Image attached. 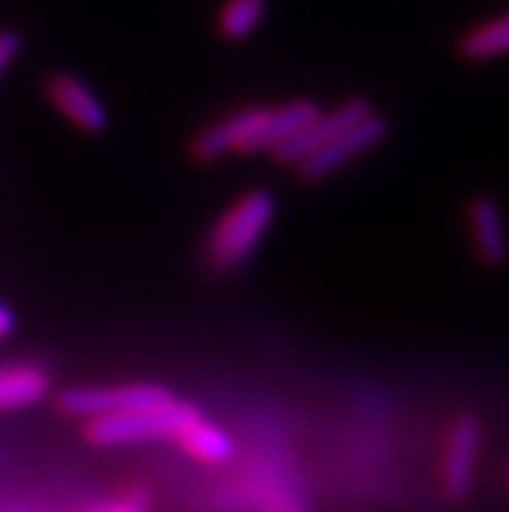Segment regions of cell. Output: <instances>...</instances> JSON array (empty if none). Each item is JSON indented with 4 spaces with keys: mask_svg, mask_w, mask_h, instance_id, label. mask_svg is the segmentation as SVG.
Segmentation results:
<instances>
[{
    "mask_svg": "<svg viewBox=\"0 0 509 512\" xmlns=\"http://www.w3.org/2000/svg\"><path fill=\"white\" fill-rule=\"evenodd\" d=\"M320 110L315 99L304 97L281 104H245L203 125L187 143V154L195 164H216L229 154H273L310 125Z\"/></svg>",
    "mask_w": 509,
    "mask_h": 512,
    "instance_id": "6da1fadb",
    "label": "cell"
},
{
    "mask_svg": "<svg viewBox=\"0 0 509 512\" xmlns=\"http://www.w3.org/2000/svg\"><path fill=\"white\" fill-rule=\"evenodd\" d=\"M276 195L250 188L221 208L200 240V266L211 276H234L260 253L276 219Z\"/></svg>",
    "mask_w": 509,
    "mask_h": 512,
    "instance_id": "7a4b0ae2",
    "label": "cell"
},
{
    "mask_svg": "<svg viewBox=\"0 0 509 512\" xmlns=\"http://www.w3.org/2000/svg\"><path fill=\"white\" fill-rule=\"evenodd\" d=\"M198 414L193 403L169 398L154 406L84 419V437L97 448H125L138 442L174 440L187 419Z\"/></svg>",
    "mask_w": 509,
    "mask_h": 512,
    "instance_id": "3957f363",
    "label": "cell"
},
{
    "mask_svg": "<svg viewBox=\"0 0 509 512\" xmlns=\"http://www.w3.org/2000/svg\"><path fill=\"white\" fill-rule=\"evenodd\" d=\"M387 136H390V123L380 112L372 110L369 115L361 117L359 123H354L351 128L338 133L336 138L323 143L317 151L304 156L302 162H297L291 169L297 172L302 182L317 185V182L330 180L333 175L343 172L348 164H354L356 159L377 149Z\"/></svg>",
    "mask_w": 509,
    "mask_h": 512,
    "instance_id": "277c9868",
    "label": "cell"
},
{
    "mask_svg": "<svg viewBox=\"0 0 509 512\" xmlns=\"http://www.w3.org/2000/svg\"><path fill=\"white\" fill-rule=\"evenodd\" d=\"M42 94L52 110L71 123L78 133L102 136L110 130V110L94 86L71 71H52L42 81Z\"/></svg>",
    "mask_w": 509,
    "mask_h": 512,
    "instance_id": "5b68a950",
    "label": "cell"
},
{
    "mask_svg": "<svg viewBox=\"0 0 509 512\" xmlns=\"http://www.w3.org/2000/svg\"><path fill=\"white\" fill-rule=\"evenodd\" d=\"M174 398L164 385L123 383V385H78L58 396V409L73 419L117 414V411L141 409Z\"/></svg>",
    "mask_w": 509,
    "mask_h": 512,
    "instance_id": "8992f818",
    "label": "cell"
},
{
    "mask_svg": "<svg viewBox=\"0 0 509 512\" xmlns=\"http://www.w3.org/2000/svg\"><path fill=\"white\" fill-rule=\"evenodd\" d=\"M478 453H481V424L473 414H460L447 429L445 458H442V489L450 500H465L473 489Z\"/></svg>",
    "mask_w": 509,
    "mask_h": 512,
    "instance_id": "52a82bcc",
    "label": "cell"
},
{
    "mask_svg": "<svg viewBox=\"0 0 509 512\" xmlns=\"http://www.w3.org/2000/svg\"><path fill=\"white\" fill-rule=\"evenodd\" d=\"M372 110L374 107L364 97L346 99V102H341L333 110H320L310 125H304L297 136L273 151V162L281 164V167H294L297 162H302L304 156L317 151L323 143H328L330 138H336L338 133L351 128L354 123H359L361 117L369 115Z\"/></svg>",
    "mask_w": 509,
    "mask_h": 512,
    "instance_id": "ba28073f",
    "label": "cell"
},
{
    "mask_svg": "<svg viewBox=\"0 0 509 512\" xmlns=\"http://www.w3.org/2000/svg\"><path fill=\"white\" fill-rule=\"evenodd\" d=\"M473 253L486 268H502L509 260V234L502 206L489 195H476L465 211Z\"/></svg>",
    "mask_w": 509,
    "mask_h": 512,
    "instance_id": "9c48e42d",
    "label": "cell"
},
{
    "mask_svg": "<svg viewBox=\"0 0 509 512\" xmlns=\"http://www.w3.org/2000/svg\"><path fill=\"white\" fill-rule=\"evenodd\" d=\"M52 390V372L34 359L0 362V414L32 409Z\"/></svg>",
    "mask_w": 509,
    "mask_h": 512,
    "instance_id": "30bf717a",
    "label": "cell"
},
{
    "mask_svg": "<svg viewBox=\"0 0 509 512\" xmlns=\"http://www.w3.org/2000/svg\"><path fill=\"white\" fill-rule=\"evenodd\" d=\"M174 442L185 450L190 458L200 463H226L234 455V437L226 429L216 427L213 422L203 419L198 414L193 419H187L182 429L177 432Z\"/></svg>",
    "mask_w": 509,
    "mask_h": 512,
    "instance_id": "8fae6325",
    "label": "cell"
},
{
    "mask_svg": "<svg viewBox=\"0 0 509 512\" xmlns=\"http://www.w3.org/2000/svg\"><path fill=\"white\" fill-rule=\"evenodd\" d=\"M271 0H221L213 13V32L226 45H239L268 19Z\"/></svg>",
    "mask_w": 509,
    "mask_h": 512,
    "instance_id": "7c38bea8",
    "label": "cell"
},
{
    "mask_svg": "<svg viewBox=\"0 0 509 512\" xmlns=\"http://www.w3.org/2000/svg\"><path fill=\"white\" fill-rule=\"evenodd\" d=\"M458 55L468 63H484L509 55V11L471 26L458 39Z\"/></svg>",
    "mask_w": 509,
    "mask_h": 512,
    "instance_id": "4fadbf2b",
    "label": "cell"
},
{
    "mask_svg": "<svg viewBox=\"0 0 509 512\" xmlns=\"http://www.w3.org/2000/svg\"><path fill=\"white\" fill-rule=\"evenodd\" d=\"M16 52H19V37L11 32H0V76L8 68V63L16 58Z\"/></svg>",
    "mask_w": 509,
    "mask_h": 512,
    "instance_id": "5bb4252c",
    "label": "cell"
},
{
    "mask_svg": "<svg viewBox=\"0 0 509 512\" xmlns=\"http://www.w3.org/2000/svg\"><path fill=\"white\" fill-rule=\"evenodd\" d=\"M13 331H16V312L6 302H0V341H6Z\"/></svg>",
    "mask_w": 509,
    "mask_h": 512,
    "instance_id": "9a60e30c",
    "label": "cell"
},
{
    "mask_svg": "<svg viewBox=\"0 0 509 512\" xmlns=\"http://www.w3.org/2000/svg\"><path fill=\"white\" fill-rule=\"evenodd\" d=\"M104 512H146V502L138 494H130V497H125V500H120L117 505H112L110 510Z\"/></svg>",
    "mask_w": 509,
    "mask_h": 512,
    "instance_id": "2e32d148",
    "label": "cell"
}]
</instances>
